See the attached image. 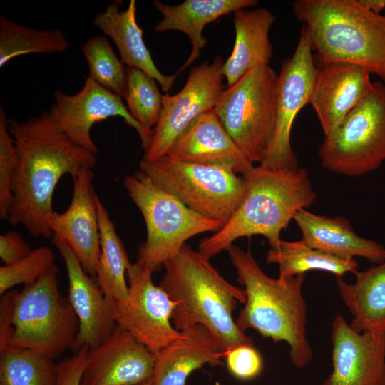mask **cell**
<instances>
[{"label":"cell","mask_w":385,"mask_h":385,"mask_svg":"<svg viewBox=\"0 0 385 385\" xmlns=\"http://www.w3.org/2000/svg\"><path fill=\"white\" fill-rule=\"evenodd\" d=\"M18 157L12 201L6 220L23 225L35 237H51L52 197L61 178L96 163L95 154L72 141L48 111L25 122L9 120Z\"/></svg>","instance_id":"obj_1"},{"label":"cell","mask_w":385,"mask_h":385,"mask_svg":"<svg viewBox=\"0 0 385 385\" xmlns=\"http://www.w3.org/2000/svg\"><path fill=\"white\" fill-rule=\"evenodd\" d=\"M209 260L185 244L163 265L165 272L159 285L175 303L172 317L175 329L203 326L225 356L236 346L254 342L232 316L237 303L246 302L245 290L227 282Z\"/></svg>","instance_id":"obj_2"},{"label":"cell","mask_w":385,"mask_h":385,"mask_svg":"<svg viewBox=\"0 0 385 385\" xmlns=\"http://www.w3.org/2000/svg\"><path fill=\"white\" fill-rule=\"evenodd\" d=\"M242 177L245 187L240 205L219 230L200 242L198 251L208 259L227 251L236 240L255 235L265 237L270 249L277 248L282 230L317 196L304 168L272 170L260 165Z\"/></svg>","instance_id":"obj_3"},{"label":"cell","mask_w":385,"mask_h":385,"mask_svg":"<svg viewBox=\"0 0 385 385\" xmlns=\"http://www.w3.org/2000/svg\"><path fill=\"white\" fill-rule=\"evenodd\" d=\"M227 252L246 294L236 319L238 328L243 332L253 329L274 342H287L294 366H306L313 352L306 332L307 306L302 295L305 274L274 279L260 268L250 250L232 245Z\"/></svg>","instance_id":"obj_4"},{"label":"cell","mask_w":385,"mask_h":385,"mask_svg":"<svg viewBox=\"0 0 385 385\" xmlns=\"http://www.w3.org/2000/svg\"><path fill=\"white\" fill-rule=\"evenodd\" d=\"M292 6L320 64L359 66L385 84V14L359 0H297Z\"/></svg>","instance_id":"obj_5"},{"label":"cell","mask_w":385,"mask_h":385,"mask_svg":"<svg viewBox=\"0 0 385 385\" xmlns=\"http://www.w3.org/2000/svg\"><path fill=\"white\" fill-rule=\"evenodd\" d=\"M123 186L138 207L146 227L137 263L154 272L197 235L215 232L225 223L193 211L158 186L141 170L125 177Z\"/></svg>","instance_id":"obj_6"},{"label":"cell","mask_w":385,"mask_h":385,"mask_svg":"<svg viewBox=\"0 0 385 385\" xmlns=\"http://www.w3.org/2000/svg\"><path fill=\"white\" fill-rule=\"evenodd\" d=\"M55 265L34 284L18 293L14 333L9 346L31 349L56 359L74 351L79 320L58 287Z\"/></svg>","instance_id":"obj_7"},{"label":"cell","mask_w":385,"mask_h":385,"mask_svg":"<svg viewBox=\"0 0 385 385\" xmlns=\"http://www.w3.org/2000/svg\"><path fill=\"white\" fill-rule=\"evenodd\" d=\"M277 78L270 66L253 68L222 91L214 108L252 164L262 162L273 135Z\"/></svg>","instance_id":"obj_8"},{"label":"cell","mask_w":385,"mask_h":385,"mask_svg":"<svg viewBox=\"0 0 385 385\" xmlns=\"http://www.w3.org/2000/svg\"><path fill=\"white\" fill-rule=\"evenodd\" d=\"M140 170L193 211L223 223L231 217L245 192L243 177L232 170L167 155L153 161L142 158Z\"/></svg>","instance_id":"obj_9"},{"label":"cell","mask_w":385,"mask_h":385,"mask_svg":"<svg viewBox=\"0 0 385 385\" xmlns=\"http://www.w3.org/2000/svg\"><path fill=\"white\" fill-rule=\"evenodd\" d=\"M326 169L360 176L385 161V84L374 82L369 95L324 137L319 148Z\"/></svg>","instance_id":"obj_10"},{"label":"cell","mask_w":385,"mask_h":385,"mask_svg":"<svg viewBox=\"0 0 385 385\" xmlns=\"http://www.w3.org/2000/svg\"><path fill=\"white\" fill-rule=\"evenodd\" d=\"M306 29L302 26L292 56L282 64L277 78L276 116L273 135L260 165L272 169L298 167L290 141L293 123L309 101L317 66Z\"/></svg>","instance_id":"obj_11"},{"label":"cell","mask_w":385,"mask_h":385,"mask_svg":"<svg viewBox=\"0 0 385 385\" xmlns=\"http://www.w3.org/2000/svg\"><path fill=\"white\" fill-rule=\"evenodd\" d=\"M223 58L216 56L193 67L183 88L175 95L163 96V108L152 129L143 159L153 161L168 152L190 126L202 114L214 110L224 89Z\"/></svg>","instance_id":"obj_12"},{"label":"cell","mask_w":385,"mask_h":385,"mask_svg":"<svg viewBox=\"0 0 385 385\" xmlns=\"http://www.w3.org/2000/svg\"><path fill=\"white\" fill-rule=\"evenodd\" d=\"M153 273L137 262L130 264L128 296L124 302L115 301V320L155 354L180 338L182 332L172 323L175 303L153 283Z\"/></svg>","instance_id":"obj_13"},{"label":"cell","mask_w":385,"mask_h":385,"mask_svg":"<svg viewBox=\"0 0 385 385\" xmlns=\"http://www.w3.org/2000/svg\"><path fill=\"white\" fill-rule=\"evenodd\" d=\"M48 111L57 126L75 143L96 154L98 148L91 136L92 126L110 117L119 116L138 133L142 148L149 145L151 131L144 129L130 115L122 98L106 90L88 76L81 89L68 95L56 90Z\"/></svg>","instance_id":"obj_14"},{"label":"cell","mask_w":385,"mask_h":385,"mask_svg":"<svg viewBox=\"0 0 385 385\" xmlns=\"http://www.w3.org/2000/svg\"><path fill=\"white\" fill-rule=\"evenodd\" d=\"M331 340L333 369L320 385H385V332H358L338 313Z\"/></svg>","instance_id":"obj_15"},{"label":"cell","mask_w":385,"mask_h":385,"mask_svg":"<svg viewBox=\"0 0 385 385\" xmlns=\"http://www.w3.org/2000/svg\"><path fill=\"white\" fill-rule=\"evenodd\" d=\"M52 243L62 257L68 280V299L79 320L74 351L98 346L113 332L115 300L104 294L94 277L88 274L71 247L53 235Z\"/></svg>","instance_id":"obj_16"},{"label":"cell","mask_w":385,"mask_h":385,"mask_svg":"<svg viewBox=\"0 0 385 385\" xmlns=\"http://www.w3.org/2000/svg\"><path fill=\"white\" fill-rule=\"evenodd\" d=\"M155 354L116 325L98 346L88 349L80 385H139L150 381Z\"/></svg>","instance_id":"obj_17"},{"label":"cell","mask_w":385,"mask_h":385,"mask_svg":"<svg viewBox=\"0 0 385 385\" xmlns=\"http://www.w3.org/2000/svg\"><path fill=\"white\" fill-rule=\"evenodd\" d=\"M73 178V195L63 212H53L49 219L53 235L68 245L86 272L96 277L100 255V230L97 197L91 168H83Z\"/></svg>","instance_id":"obj_18"},{"label":"cell","mask_w":385,"mask_h":385,"mask_svg":"<svg viewBox=\"0 0 385 385\" xmlns=\"http://www.w3.org/2000/svg\"><path fill=\"white\" fill-rule=\"evenodd\" d=\"M364 68L346 63L317 66L309 104L324 137L329 136L347 114L371 92L374 82Z\"/></svg>","instance_id":"obj_19"},{"label":"cell","mask_w":385,"mask_h":385,"mask_svg":"<svg viewBox=\"0 0 385 385\" xmlns=\"http://www.w3.org/2000/svg\"><path fill=\"white\" fill-rule=\"evenodd\" d=\"M167 156L178 161L223 168L242 175L253 167L214 110L196 118L174 143Z\"/></svg>","instance_id":"obj_20"},{"label":"cell","mask_w":385,"mask_h":385,"mask_svg":"<svg viewBox=\"0 0 385 385\" xmlns=\"http://www.w3.org/2000/svg\"><path fill=\"white\" fill-rule=\"evenodd\" d=\"M180 332V338L155 354L151 385H185L190 374L203 365L222 364L224 353L203 326Z\"/></svg>","instance_id":"obj_21"},{"label":"cell","mask_w":385,"mask_h":385,"mask_svg":"<svg viewBox=\"0 0 385 385\" xmlns=\"http://www.w3.org/2000/svg\"><path fill=\"white\" fill-rule=\"evenodd\" d=\"M293 220L302 239L314 248L346 259L361 257L376 265L385 261V247L358 235L344 217H329L301 209Z\"/></svg>","instance_id":"obj_22"},{"label":"cell","mask_w":385,"mask_h":385,"mask_svg":"<svg viewBox=\"0 0 385 385\" xmlns=\"http://www.w3.org/2000/svg\"><path fill=\"white\" fill-rule=\"evenodd\" d=\"M274 21V15L265 8L244 9L234 12L235 44L222 66L228 87L249 71L269 66L273 50L269 32Z\"/></svg>","instance_id":"obj_23"},{"label":"cell","mask_w":385,"mask_h":385,"mask_svg":"<svg viewBox=\"0 0 385 385\" xmlns=\"http://www.w3.org/2000/svg\"><path fill=\"white\" fill-rule=\"evenodd\" d=\"M120 6L118 1L108 5L93 18V26L112 39L126 66L143 71L155 78L165 92H168L178 74L165 76L153 62L143 41V31L136 21V1L131 0L125 10H120Z\"/></svg>","instance_id":"obj_24"},{"label":"cell","mask_w":385,"mask_h":385,"mask_svg":"<svg viewBox=\"0 0 385 385\" xmlns=\"http://www.w3.org/2000/svg\"><path fill=\"white\" fill-rule=\"evenodd\" d=\"M256 0H185L178 5H170L159 0L153 1L155 8L163 19L155 26L157 32L176 30L187 34L192 44V51L179 74L200 56L207 43L202 32L205 26L220 17L240 9L255 6Z\"/></svg>","instance_id":"obj_25"},{"label":"cell","mask_w":385,"mask_h":385,"mask_svg":"<svg viewBox=\"0 0 385 385\" xmlns=\"http://www.w3.org/2000/svg\"><path fill=\"white\" fill-rule=\"evenodd\" d=\"M355 275L353 284L337 279L340 297L353 316L350 326L358 332H385V261Z\"/></svg>","instance_id":"obj_26"},{"label":"cell","mask_w":385,"mask_h":385,"mask_svg":"<svg viewBox=\"0 0 385 385\" xmlns=\"http://www.w3.org/2000/svg\"><path fill=\"white\" fill-rule=\"evenodd\" d=\"M96 203L101 252L96 279L106 296L118 302H124L128 291L127 271L131 263L115 225L98 197Z\"/></svg>","instance_id":"obj_27"},{"label":"cell","mask_w":385,"mask_h":385,"mask_svg":"<svg viewBox=\"0 0 385 385\" xmlns=\"http://www.w3.org/2000/svg\"><path fill=\"white\" fill-rule=\"evenodd\" d=\"M267 263L277 264L281 277H291L305 274L309 270H322L337 277L347 272L356 273L358 263L354 258L339 257L309 246L302 239L288 242L281 240L276 249H270Z\"/></svg>","instance_id":"obj_28"},{"label":"cell","mask_w":385,"mask_h":385,"mask_svg":"<svg viewBox=\"0 0 385 385\" xmlns=\"http://www.w3.org/2000/svg\"><path fill=\"white\" fill-rule=\"evenodd\" d=\"M69 41L58 29H36L0 16V68L18 56L66 51Z\"/></svg>","instance_id":"obj_29"},{"label":"cell","mask_w":385,"mask_h":385,"mask_svg":"<svg viewBox=\"0 0 385 385\" xmlns=\"http://www.w3.org/2000/svg\"><path fill=\"white\" fill-rule=\"evenodd\" d=\"M53 361L38 351L7 346L0 350V385H56Z\"/></svg>","instance_id":"obj_30"},{"label":"cell","mask_w":385,"mask_h":385,"mask_svg":"<svg viewBox=\"0 0 385 385\" xmlns=\"http://www.w3.org/2000/svg\"><path fill=\"white\" fill-rule=\"evenodd\" d=\"M88 77L112 93L125 98L126 66L116 56L107 38L102 35L91 36L83 44Z\"/></svg>","instance_id":"obj_31"},{"label":"cell","mask_w":385,"mask_h":385,"mask_svg":"<svg viewBox=\"0 0 385 385\" xmlns=\"http://www.w3.org/2000/svg\"><path fill=\"white\" fill-rule=\"evenodd\" d=\"M155 79L143 71L126 66L127 108L134 119L151 131L157 124L163 108V96Z\"/></svg>","instance_id":"obj_32"},{"label":"cell","mask_w":385,"mask_h":385,"mask_svg":"<svg viewBox=\"0 0 385 385\" xmlns=\"http://www.w3.org/2000/svg\"><path fill=\"white\" fill-rule=\"evenodd\" d=\"M54 255L48 247L43 246L31 250L21 260L0 267V294L18 284H34L56 264Z\"/></svg>","instance_id":"obj_33"},{"label":"cell","mask_w":385,"mask_h":385,"mask_svg":"<svg viewBox=\"0 0 385 385\" xmlns=\"http://www.w3.org/2000/svg\"><path fill=\"white\" fill-rule=\"evenodd\" d=\"M18 157L9 130V119L0 108V217L6 220L12 201V182Z\"/></svg>","instance_id":"obj_34"},{"label":"cell","mask_w":385,"mask_h":385,"mask_svg":"<svg viewBox=\"0 0 385 385\" xmlns=\"http://www.w3.org/2000/svg\"><path fill=\"white\" fill-rule=\"evenodd\" d=\"M230 372L240 380H250L260 374L263 361L254 345H240L225 354Z\"/></svg>","instance_id":"obj_35"},{"label":"cell","mask_w":385,"mask_h":385,"mask_svg":"<svg viewBox=\"0 0 385 385\" xmlns=\"http://www.w3.org/2000/svg\"><path fill=\"white\" fill-rule=\"evenodd\" d=\"M88 348L83 346L72 356L57 363L56 385H80L81 379L87 363Z\"/></svg>","instance_id":"obj_36"},{"label":"cell","mask_w":385,"mask_h":385,"mask_svg":"<svg viewBox=\"0 0 385 385\" xmlns=\"http://www.w3.org/2000/svg\"><path fill=\"white\" fill-rule=\"evenodd\" d=\"M31 250L20 233L11 231L0 235V257L4 265L21 260Z\"/></svg>","instance_id":"obj_37"},{"label":"cell","mask_w":385,"mask_h":385,"mask_svg":"<svg viewBox=\"0 0 385 385\" xmlns=\"http://www.w3.org/2000/svg\"><path fill=\"white\" fill-rule=\"evenodd\" d=\"M19 292L10 289L0 300V350L10 344L14 333V307Z\"/></svg>","instance_id":"obj_38"},{"label":"cell","mask_w":385,"mask_h":385,"mask_svg":"<svg viewBox=\"0 0 385 385\" xmlns=\"http://www.w3.org/2000/svg\"><path fill=\"white\" fill-rule=\"evenodd\" d=\"M359 1L366 9L376 14H381L385 9V0H359Z\"/></svg>","instance_id":"obj_39"},{"label":"cell","mask_w":385,"mask_h":385,"mask_svg":"<svg viewBox=\"0 0 385 385\" xmlns=\"http://www.w3.org/2000/svg\"><path fill=\"white\" fill-rule=\"evenodd\" d=\"M139 385H151V383H150V381H148L147 382H145V383L139 384Z\"/></svg>","instance_id":"obj_40"}]
</instances>
